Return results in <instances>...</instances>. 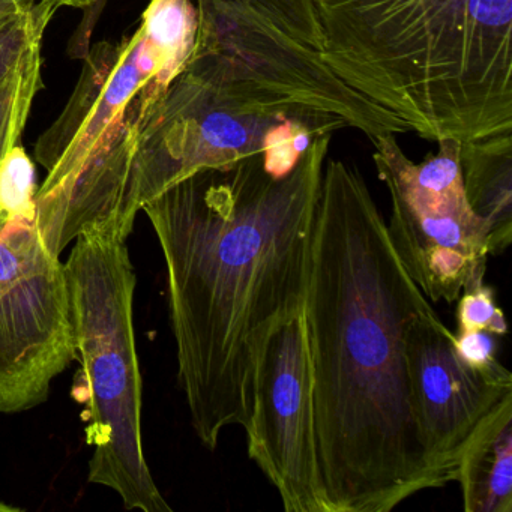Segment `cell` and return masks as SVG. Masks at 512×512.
Returning a JSON list of instances; mask_svg holds the SVG:
<instances>
[{"instance_id": "obj_4", "label": "cell", "mask_w": 512, "mask_h": 512, "mask_svg": "<svg viewBox=\"0 0 512 512\" xmlns=\"http://www.w3.org/2000/svg\"><path fill=\"white\" fill-rule=\"evenodd\" d=\"M65 265L77 358L88 394V481L127 509L172 512L155 484L142 437V377L134 334L136 272L118 227L77 236Z\"/></svg>"}, {"instance_id": "obj_17", "label": "cell", "mask_w": 512, "mask_h": 512, "mask_svg": "<svg viewBox=\"0 0 512 512\" xmlns=\"http://www.w3.org/2000/svg\"><path fill=\"white\" fill-rule=\"evenodd\" d=\"M457 301V332L487 331L505 335L508 331L505 316L497 307L493 289L488 284L481 283L463 290Z\"/></svg>"}, {"instance_id": "obj_8", "label": "cell", "mask_w": 512, "mask_h": 512, "mask_svg": "<svg viewBox=\"0 0 512 512\" xmlns=\"http://www.w3.org/2000/svg\"><path fill=\"white\" fill-rule=\"evenodd\" d=\"M74 358L64 263L44 245L35 218L0 221V413L43 404Z\"/></svg>"}, {"instance_id": "obj_2", "label": "cell", "mask_w": 512, "mask_h": 512, "mask_svg": "<svg viewBox=\"0 0 512 512\" xmlns=\"http://www.w3.org/2000/svg\"><path fill=\"white\" fill-rule=\"evenodd\" d=\"M428 308L361 173L326 158L304 307L326 512H389L448 485L419 442L407 371Z\"/></svg>"}, {"instance_id": "obj_18", "label": "cell", "mask_w": 512, "mask_h": 512, "mask_svg": "<svg viewBox=\"0 0 512 512\" xmlns=\"http://www.w3.org/2000/svg\"><path fill=\"white\" fill-rule=\"evenodd\" d=\"M455 343L464 361L484 371L502 370V364L496 359V341L491 332H457Z\"/></svg>"}, {"instance_id": "obj_21", "label": "cell", "mask_w": 512, "mask_h": 512, "mask_svg": "<svg viewBox=\"0 0 512 512\" xmlns=\"http://www.w3.org/2000/svg\"><path fill=\"white\" fill-rule=\"evenodd\" d=\"M25 509L17 508V506L8 505L4 500H0V512H23Z\"/></svg>"}, {"instance_id": "obj_9", "label": "cell", "mask_w": 512, "mask_h": 512, "mask_svg": "<svg viewBox=\"0 0 512 512\" xmlns=\"http://www.w3.org/2000/svg\"><path fill=\"white\" fill-rule=\"evenodd\" d=\"M191 55L193 47L142 25L130 37L101 41L86 52L73 97L35 146V158L47 170L35 194V217L67 194L137 95L146 86L163 95Z\"/></svg>"}, {"instance_id": "obj_16", "label": "cell", "mask_w": 512, "mask_h": 512, "mask_svg": "<svg viewBox=\"0 0 512 512\" xmlns=\"http://www.w3.org/2000/svg\"><path fill=\"white\" fill-rule=\"evenodd\" d=\"M35 167L22 146L11 149L0 166V214L35 218Z\"/></svg>"}, {"instance_id": "obj_3", "label": "cell", "mask_w": 512, "mask_h": 512, "mask_svg": "<svg viewBox=\"0 0 512 512\" xmlns=\"http://www.w3.org/2000/svg\"><path fill=\"white\" fill-rule=\"evenodd\" d=\"M338 79L425 140L512 136V0H316Z\"/></svg>"}, {"instance_id": "obj_12", "label": "cell", "mask_w": 512, "mask_h": 512, "mask_svg": "<svg viewBox=\"0 0 512 512\" xmlns=\"http://www.w3.org/2000/svg\"><path fill=\"white\" fill-rule=\"evenodd\" d=\"M466 512H512V400L484 422L458 461Z\"/></svg>"}, {"instance_id": "obj_20", "label": "cell", "mask_w": 512, "mask_h": 512, "mask_svg": "<svg viewBox=\"0 0 512 512\" xmlns=\"http://www.w3.org/2000/svg\"><path fill=\"white\" fill-rule=\"evenodd\" d=\"M58 8H76V10H86V8L92 7L98 0H53Z\"/></svg>"}, {"instance_id": "obj_10", "label": "cell", "mask_w": 512, "mask_h": 512, "mask_svg": "<svg viewBox=\"0 0 512 512\" xmlns=\"http://www.w3.org/2000/svg\"><path fill=\"white\" fill-rule=\"evenodd\" d=\"M245 437L248 457L274 485L284 511L326 512L314 437L313 374L304 311L281 323L266 341Z\"/></svg>"}, {"instance_id": "obj_14", "label": "cell", "mask_w": 512, "mask_h": 512, "mask_svg": "<svg viewBox=\"0 0 512 512\" xmlns=\"http://www.w3.org/2000/svg\"><path fill=\"white\" fill-rule=\"evenodd\" d=\"M41 46L43 41L32 46L0 82V166L11 149L20 145L32 104L43 88ZM4 220L7 218L0 214V221Z\"/></svg>"}, {"instance_id": "obj_13", "label": "cell", "mask_w": 512, "mask_h": 512, "mask_svg": "<svg viewBox=\"0 0 512 512\" xmlns=\"http://www.w3.org/2000/svg\"><path fill=\"white\" fill-rule=\"evenodd\" d=\"M460 166L467 203L499 256L512 241V136L461 145Z\"/></svg>"}, {"instance_id": "obj_19", "label": "cell", "mask_w": 512, "mask_h": 512, "mask_svg": "<svg viewBox=\"0 0 512 512\" xmlns=\"http://www.w3.org/2000/svg\"><path fill=\"white\" fill-rule=\"evenodd\" d=\"M38 0H0V26L34 7Z\"/></svg>"}, {"instance_id": "obj_1", "label": "cell", "mask_w": 512, "mask_h": 512, "mask_svg": "<svg viewBox=\"0 0 512 512\" xmlns=\"http://www.w3.org/2000/svg\"><path fill=\"white\" fill-rule=\"evenodd\" d=\"M331 139H314L286 175L254 155L200 170L142 208L166 263L179 383L209 451L227 428L247 430L266 341L304 311Z\"/></svg>"}, {"instance_id": "obj_7", "label": "cell", "mask_w": 512, "mask_h": 512, "mask_svg": "<svg viewBox=\"0 0 512 512\" xmlns=\"http://www.w3.org/2000/svg\"><path fill=\"white\" fill-rule=\"evenodd\" d=\"M374 164L391 197L389 239L430 302H451L485 283L490 242L461 179V143L443 139L437 154L413 163L394 134L377 137Z\"/></svg>"}, {"instance_id": "obj_5", "label": "cell", "mask_w": 512, "mask_h": 512, "mask_svg": "<svg viewBox=\"0 0 512 512\" xmlns=\"http://www.w3.org/2000/svg\"><path fill=\"white\" fill-rule=\"evenodd\" d=\"M349 128L341 116L184 70L134 131L130 200L136 214L188 176L254 155L289 173L317 137Z\"/></svg>"}, {"instance_id": "obj_11", "label": "cell", "mask_w": 512, "mask_h": 512, "mask_svg": "<svg viewBox=\"0 0 512 512\" xmlns=\"http://www.w3.org/2000/svg\"><path fill=\"white\" fill-rule=\"evenodd\" d=\"M406 356L419 442L430 466L449 484L479 428L512 400L511 373L479 370L464 361L455 335L433 307L409 329Z\"/></svg>"}, {"instance_id": "obj_15", "label": "cell", "mask_w": 512, "mask_h": 512, "mask_svg": "<svg viewBox=\"0 0 512 512\" xmlns=\"http://www.w3.org/2000/svg\"><path fill=\"white\" fill-rule=\"evenodd\" d=\"M56 10L58 5L53 0H38L34 7L0 26V82L32 46L43 41Z\"/></svg>"}, {"instance_id": "obj_6", "label": "cell", "mask_w": 512, "mask_h": 512, "mask_svg": "<svg viewBox=\"0 0 512 512\" xmlns=\"http://www.w3.org/2000/svg\"><path fill=\"white\" fill-rule=\"evenodd\" d=\"M197 37L185 70L341 116L371 140L409 133L353 91L323 59L316 0H193Z\"/></svg>"}]
</instances>
